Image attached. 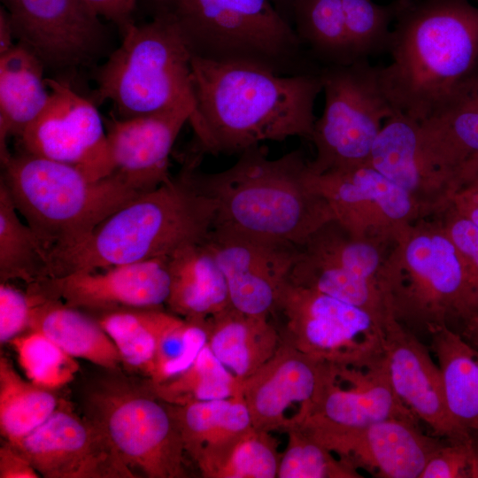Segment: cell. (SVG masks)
Here are the masks:
<instances>
[{
	"label": "cell",
	"instance_id": "cell-9",
	"mask_svg": "<svg viewBox=\"0 0 478 478\" xmlns=\"http://www.w3.org/2000/svg\"><path fill=\"white\" fill-rule=\"evenodd\" d=\"M380 68L369 59L321 68L325 104L311 138L316 150L314 159L308 161L311 173L368 164L383 122L396 113Z\"/></svg>",
	"mask_w": 478,
	"mask_h": 478
},
{
	"label": "cell",
	"instance_id": "cell-3",
	"mask_svg": "<svg viewBox=\"0 0 478 478\" xmlns=\"http://www.w3.org/2000/svg\"><path fill=\"white\" fill-rule=\"evenodd\" d=\"M229 168L193 178L215 205L213 228L251 238L300 246L320 227L334 220L310 185L308 161L300 150L272 159L260 144L239 154Z\"/></svg>",
	"mask_w": 478,
	"mask_h": 478
},
{
	"label": "cell",
	"instance_id": "cell-18",
	"mask_svg": "<svg viewBox=\"0 0 478 478\" xmlns=\"http://www.w3.org/2000/svg\"><path fill=\"white\" fill-rule=\"evenodd\" d=\"M47 277L28 289L77 309H158L170 291L168 258Z\"/></svg>",
	"mask_w": 478,
	"mask_h": 478
},
{
	"label": "cell",
	"instance_id": "cell-37",
	"mask_svg": "<svg viewBox=\"0 0 478 478\" xmlns=\"http://www.w3.org/2000/svg\"><path fill=\"white\" fill-rule=\"evenodd\" d=\"M166 313L158 309L116 310L97 321L116 345L122 361L150 376Z\"/></svg>",
	"mask_w": 478,
	"mask_h": 478
},
{
	"label": "cell",
	"instance_id": "cell-35",
	"mask_svg": "<svg viewBox=\"0 0 478 478\" xmlns=\"http://www.w3.org/2000/svg\"><path fill=\"white\" fill-rule=\"evenodd\" d=\"M151 385L158 397L176 405L242 395V382L216 358L207 343L184 372Z\"/></svg>",
	"mask_w": 478,
	"mask_h": 478
},
{
	"label": "cell",
	"instance_id": "cell-52",
	"mask_svg": "<svg viewBox=\"0 0 478 478\" xmlns=\"http://www.w3.org/2000/svg\"><path fill=\"white\" fill-rule=\"evenodd\" d=\"M277 11L291 25V10L295 0H271Z\"/></svg>",
	"mask_w": 478,
	"mask_h": 478
},
{
	"label": "cell",
	"instance_id": "cell-5",
	"mask_svg": "<svg viewBox=\"0 0 478 478\" xmlns=\"http://www.w3.org/2000/svg\"><path fill=\"white\" fill-rule=\"evenodd\" d=\"M1 181L53 261L83 243L143 192L117 172L92 180L76 167L21 150L1 160Z\"/></svg>",
	"mask_w": 478,
	"mask_h": 478
},
{
	"label": "cell",
	"instance_id": "cell-25",
	"mask_svg": "<svg viewBox=\"0 0 478 478\" xmlns=\"http://www.w3.org/2000/svg\"><path fill=\"white\" fill-rule=\"evenodd\" d=\"M205 241L168 258L171 282L166 305L186 320H206L231 306L226 278Z\"/></svg>",
	"mask_w": 478,
	"mask_h": 478
},
{
	"label": "cell",
	"instance_id": "cell-32",
	"mask_svg": "<svg viewBox=\"0 0 478 478\" xmlns=\"http://www.w3.org/2000/svg\"><path fill=\"white\" fill-rule=\"evenodd\" d=\"M291 26L308 55L321 68L357 61L348 38L342 0H295Z\"/></svg>",
	"mask_w": 478,
	"mask_h": 478
},
{
	"label": "cell",
	"instance_id": "cell-13",
	"mask_svg": "<svg viewBox=\"0 0 478 478\" xmlns=\"http://www.w3.org/2000/svg\"><path fill=\"white\" fill-rule=\"evenodd\" d=\"M49 100L19 137L23 151L73 166L92 180L114 172L104 120L66 81L46 78Z\"/></svg>",
	"mask_w": 478,
	"mask_h": 478
},
{
	"label": "cell",
	"instance_id": "cell-36",
	"mask_svg": "<svg viewBox=\"0 0 478 478\" xmlns=\"http://www.w3.org/2000/svg\"><path fill=\"white\" fill-rule=\"evenodd\" d=\"M281 455L270 433L252 427L198 468L206 478H277Z\"/></svg>",
	"mask_w": 478,
	"mask_h": 478
},
{
	"label": "cell",
	"instance_id": "cell-17",
	"mask_svg": "<svg viewBox=\"0 0 478 478\" xmlns=\"http://www.w3.org/2000/svg\"><path fill=\"white\" fill-rule=\"evenodd\" d=\"M331 365L281 342L275 353L242 382L241 394L253 427L269 433L297 428L318 397Z\"/></svg>",
	"mask_w": 478,
	"mask_h": 478
},
{
	"label": "cell",
	"instance_id": "cell-11",
	"mask_svg": "<svg viewBox=\"0 0 478 478\" xmlns=\"http://www.w3.org/2000/svg\"><path fill=\"white\" fill-rule=\"evenodd\" d=\"M90 411V420L134 475L138 471L150 478L186 476L176 421L170 405L154 393L115 384L91 396Z\"/></svg>",
	"mask_w": 478,
	"mask_h": 478
},
{
	"label": "cell",
	"instance_id": "cell-31",
	"mask_svg": "<svg viewBox=\"0 0 478 478\" xmlns=\"http://www.w3.org/2000/svg\"><path fill=\"white\" fill-rule=\"evenodd\" d=\"M288 281L357 306L383 328L389 316L378 281L362 277L339 264L308 254L299 247Z\"/></svg>",
	"mask_w": 478,
	"mask_h": 478
},
{
	"label": "cell",
	"instance_id": "cell-43",
	"mask_svg": "<svg viewBox=\"0 0 478 478\" xmlns=\"http://www.w3.org/2000/svg\"><path fill=\"white\" fill-rule=\"evenodd\" d=\"M35 296L2 282L0 285V342H11L28 328Z\"/></svg>",
	"mask_w": 478,
	"mask_h": 478
},
{
	"label": "cell",
	"instance_id": "cell-39",
	"mask_svg": "<svg viewBox=\"0 0 478 478\" xmlns=\"http://www.w3.org/2000/svg\"><path fill=\"white\" fill-rule=\"evenodd\" d=\"M207 340V320H186L166 313L150 376L151 384L164 382L184 372L194 362Z\"/></svg>",
	"mask_w": 478,
	"mask_h": 478
},
{
	"label": "cell",
	"instance_id": "cell-1",
	"mask_svg": "<svg viewBox=\"0 0 478 478\" xmlns=\"http://www.w3.org/2000/svg\"><path fill=\"white\" fill-rule=\"evenodd\" d=\"M195 113L189 152L241 154L264 141H311L320 73L282 75L262 66L191 57Z\"/></svg>",
	"mask_w": 478,
	"mask_h": 478
},
{
	"label": "cell",
	"instance_id": "cell-2",
	"mask_svg": "<svg viewBox=\"0 0 478 478\" xmlns=\"http://www.w3.org/2000/svg\"><path fill=\"white\" fill-rule=\"evenodd\" d=\"M381 81L396 112L420 122L478 64V6L470 0H404Z\"/></svg>",
	"mask_w": 478,
	"mask_h": 478
},
{
	"label": "cell",
	"instance_id": "cell-14",
	"mask_svg": "<svg viewBox=\"0 0 478 478\" xmlns=\"http://www.w3.org/2000/svg\"><path fill=\"white\" fill-rule=\"evenodd\" d=\"M312 188L327 202L333 219L352 235L394 243L425 218L412 197L369 164L315 174Z\"/></svg>",
	"mask_w": 478,
	"mask_h": 478
},
{
	"label": "cell",
	"instance_id": "cell-41",
	"mask_svg": "<svg viewBox=\"0 0 478 478\" xmlns=\"http://www.w3.org/2000/svg\"><path fill=\"white\" fill-rule=\"evenodd\" d=\"M289 439L277 478H361L358 469L297 428Z\"/></svg>",
	"mask_w": 478,
	"mask_h": 478
},
{
	"label": "cell",
	"instance_id": "cell-30",
	"mask_svg": "<svg viewBox=\"0 0 478 478\" xmlns=\"http://www.w3.org/2000/svg\"><path fill=\"white\" fill-rule=\"evenodd\" d=\"M428 333L441 370L451 423L461 436L478 434V357L450 327H433Z\"/></svg>",
	"mask_w": 478,
	"mask_h": 478
},
{
	"label": "cell",
	"instance_id": "cell-28",
	"mask_svg": "<svg viewBox=\"0 0 478 478\" xmlns=\"http://www.w3.org/2000/svg\"><path fill=\"white\" fill-rule=\"evenodd\" d=\"M185 453L199 467L253 427L242 397L170 405Z\"/></svg>",
	"mask_w": 478,
	"mask_h": 478
},
{
	"label": "cell",
	"instance_id": "cell-33",
	"mask_svg": "<svg viewBox=\"0 0 478 478\" xmlns=\"http://www.w3.org/2000/svg\"><path fill=\"white\" fill-rule=\"evenodd\" d=\"M49 389L25 381L9 360L0 358V428L11 444L19 443L57 409Z\"/></svg>",
	"mask_w": 478,
	"mask_h": 478
},
{
	"label": "cell",
	"instance_id": "cell-16",
	"mask_svg": "<svg viewBox=\"0 0 478 478\" xmlns=\"http://www.w3.org/2000/svg\"><path fill=\"white\" fill-rule=\"evenodd\" d=\"M14 446L46 478L135 477L103 431L90 419H81L66 407L58 406Z\"/></svg>",
	"mask_w": 478,
	"mask_h": 478
},
{
	"label": "cell",
	"instance_id": "cell-22",
	"mask_svg": "<svg viewBox=\"0 0 478 478\" xmlns=\"http://www.w3.org/2000/svg\"><path fill=\"white\" fill-rule=\"evenodd\" d=\"M383 362L397 396L435 436L447 440L466 436L457 432L450 419L439 366L417 335L392 315L384 326Z\"/></svg>",
	"mask_w": 478,
	"mask_h": 478
},
{
	"label": "cell",
	"instance_id": "cell-20",
	"mask_svg": "<svg viewBox=\"0 0 478 478\" xmlns=\"http://www.w3.org/2000/svg\"><path fill=\"white\" fill-rule=\"evenodd\" d=\"M394 418L420 421L393 390L382 356L371 367L332 364L318 397L295 428H351Z\"/></svg>",
	"mask_w": 478,
	"mask_h": 478
},
{
	"label": "cell",
	"instance_id": "cell-48",
	"mask_svg": "<svg viewBox=\"0 0 478 478\" xmlns=\"http://www.w3.org/2000/svg\"><path fill=\"white\" fill-rule=\"evenodd\" d=\"M462 187L478 188V158L465 164L456 173L451 185V195Z\"/></svg>",
	"mask_w": 478,
	"mask_h": 478
},
{
	"label": "cell",
	"instance_id": "cell-40",
	"mask_svg": "<svg viewBox=\"0 0 478 478\" xmlns=\"http://www.w3.org/2000/svg\"><path fill=\"white\" fill-rule=\"evenodd\" d=\"M10 343L28 381L46 389L67 384L79 370L74 358L41 332L30 330Z\"/></svg>",
	"mask_w": 478,
	"mask_h": 478
},
{
	"label": "cell",
	"instance_id": "cell-50",
	"mask_svg": "<svg viewBox=\"0 0 478 478\" xmlns=\"http://www.w3.org/2000/svg\"><path fill=\"white\" fill-rule=\"evenodd\" d=\"M458 332L478 357V313L464 321Z\"/></svg>",
	"mask_w": 478,
	"mask_h": 478
},
{
	"label": "cell",
	"instance_id": "cell-4",
	"mask_svg": "<svg viewBox=\"0 0 478 478\" xmlns=\"http://www.w3.org/2000/svg\"><path fill=\"white\" fill-rule=\"evenodd\" d=\"M201 161L185 154L175 177L108 216L83 243L51 263L50 277L169 258L204 243L213 228L215 205L193 178Z\"/></svg>",
	"mask_w": 478,
	"mask_h": 478
},
{
	"label": "cell",
	"instance_id": "cell-6",
	"mask_svg": "<svg viewBox=\"0 0 478 478\" xmlns=\"http://www.w3.org/2000/svg\"><path fill=\"white\" fill-rule=\"evenodd\" d=\"M150 1L193 57L255 65L282 75L321 71L271 0Z\"/></svg>",
	"mask_w": 478,
	"mask_h": 478
},
{
	"label": "cell",
	"instance_id": "cell-23",
	"mask_svg": "<svg viewBox=\"0 0 478 478\" xmlns=\"http://www.w3.org/2000/svg\"><path fill=\"white\" fill-rule=\"evenodd\" d=\"M419 151L425 170L450 199L456 173L478 158V64L419 122Z\"/></svg>",
	"mask_w": 478,
	"mask_h": 478
},
{
	"label": "cell",
	"instance_id": "cell-24",
	"mask_svg": "<svg viewBox=\"0 0 478 478\" xmlns=\"http://www.w3.org/2000/svg\"><path fill=\"white\" fill-rule=\"evenodd\" d=\"M368 164L405 190L425 218L439 213L449 203L420 160L419 122L404 113L396 112L383 122Z\"/></svg>",
	"mask_w": 478,
	"mask_h": 478
},
{
	"label": "cell",
	"instance_id": "cell-8",
	"mask_svg": "<svg viewBox=\"0 0 478 478\" xmlns=\"http://www.w3.org/2000/svg\"><path fill=\"white\" fill-rule=\"evenodd\" d=\"M122 36L120 45L95 68L90 99L96 104L110 101L111 112L120 119L179 105L195 110L192 56L177 29L153 14L149 22L130 25Z\"/></svg>",
	"mask_w": 478,
	"mask_h": 478
},
{
	"label": "cell",
	"instance_id": "cell-46",
	"mask_svg": "<svg viewBox=\"0 0 478 478\" xmlns=\"http://www.w3.org/2000/svg\"><path fill=\"white\" fill-rule=\"evenodd\" d=\"M39 473L14 445L7 443L0 448L1 478H38Z\"/></svg>",
	"mask_w": 478,
	"mask_h": 478
},
{
	"label": "cell",
	"instance_id": "cell-38",
	"mask_svg": "<svg viewBox=\"0 0 478 478\" xmlns=\"http://www.w3.org/2000/svg\"><path fill=\"white\" fill-rule=\"evenodd\" d=\"M404 0L380 4L373 0H342L345 26L356 60L389 53L392 26Z\"/></svg>",
	"mask_w": 478,
	"mask_h": 478
},
{
	"label": "cell",
	"instance_id": "cell-7",
	"mask_svg": "<svg viewBox=\"0 0 478 478\" xmlns=\"http://www.w3.org/2000/svg\"><path fill=\"white\" fill-rule=\"evenodd\" d=\"M378 278L389 314L412 332L452 328L474 315L467 275L437 215L396 238Z\"/></svg>",
	"mask_w": 478,
	"mask_h": 478
},
{
	"label": "cell",
	"instance_id": "cell-29",
	"mask_svg": "<svg viewBox=\"0 0 478 478\" xmlns=\"http://www.w3.org/2000/svg\"><path fill=\"white\" fill-rule=\"evenodd\" d=\"M32 293L36 300L29 330L41 332L73 358L108 369L122 362L116 345L98 321L59 300Z\"/></svg>",
	"mask_w": 478,
	"mask_h": 478
},
{
	"label": "cell",
	"instance_id": "cell-42",
	"mask_svg": "<svg viewBox=\"0 0 478 478\" xmlns=\"http://www.w3.org/2000/svg\"><path fill=\"white\" fill-rule=\"evenodd\" d=\"M454 244L468 278L474 315L478 313V227L448 204L436 214Z\"/></svg>",
	"mask_w": 478,
	"mask_h": 478
},
{
	"label": "cell",
	"instance_id": "cell-10",
	"mask_svg": "<svg viewBox=\"0 0 478 478\" xmlns=\"http://www.w3.org/2000/svg\"><path fill=\"white\" fill-rule=\"evenodd\" d=\"M271 317L281 343L315 358L354 367H371L382 358L384 328L367 312L288 279Z\"/></svg>",
	"mask_w": 478,
	"mask_h": 478
},
{
	"label": "cell",
	"instance_id": "cell-51",
	"mask_svg": "<svg viewBox=\"0 0 478 478\" xmlns=\"http://www.w3.org/2000/svg\"><path fill=\"white\" fill-rule=\"evenodd\" d=\"M470 436V478H478V436Z\"/></svg>",
	"mask_w": 478,
	"mask_h": 478
},
{
	"label": "cell",
	"instance_id": "cell-21",
	"mask_svg": "<svg viewBox=\"0 0 478 478\" xmlns=\"http://www.w3.org/2000/svg\"><path fill=\"white\" fill-rule=\"evenodd\" d=\"M194 112L189 105L130 119H120L111 112V117L104 120L114 172L143 191L169 181L172 148Z\"/></svg>",
	"mask_w": 478,
	"mask_h": 478
},
{
	"label": "cell",
	"instance_id": "cell-12",
	"mask_svg": "<svg viewBox=\"0 0 478 478\" xmlns=\"http://www.w3.org/2000/svg\"><path fill=\"white\" fill-rule=\"evenodd\" d=\"M1 1L15 40L46 69L93 66L107 51V30L83 0Z\"/></svg>",
	"mask_w": 478,
	"mask_h": 478
},
{
	"label": "cell",
	"instance_id": "cell-27",
	"mask_svg": "<svg viewBox=\"0 0 478 478\" xmlns=\"http://www.w3.org/2000/svg\"><path fill=\"white\" fill-rule=\"evenodd\" d=\"M42 62L16 42L0 54V156H10L6 141L19 137L38 116L50 97Z\"/></svg>",
	"mask_w": 478,
	"mask_h": 478
},
{
	"label": "cell",
	"instance_id": "cell-19",
	"mask_svg": "<svg viewBox=\"0 0 478 478\" xmlns=\"http://www.w3.org/2000/svg\"><path fill=\"white\" fill-rule=\"evenodd\" d=\"M205 243L226 278L231 305L248 314L271 317L299 246L220 228H212Z\"/></svg>",
	"mask_w": 478,
	"mask_h": 478
},
{
	"label": "cell",
	"instance_id": "cell-26",
	"mask_svg": "<svg viewBox=\"0 0 478 478\" xmlns=\"http://www.w3.org/2000/svg\"><path fill=\"white\" fill-rule=\"evenodd\" d=\"M207 344L241 382L277 351L281 337L272 319L251 315L232 305L207 319Z\"/></svg>",
	"mask_w": 478,
	"mask_h": 478
},
{
	"label": "cell",
	"instance_id": "cell-15",
	"mask_svg": "<svg viewBox=\"0 0 478 478\" xmlns=\"http://www.w3.org/2000/svg\"><path fill=\"white\" fill-rule=\"evenodd\" d=\"M356 469L379 478H420L444 438L424 434L419 421L387 419L351 428H297Z\"/></svg>",
	"mask_w": 478,
	"mask_h": 478
},
{
	"label": "cell",
	"instance_id": "cell-44",
	"mask_svg": "<svg viewBox=\"0 0 478 478\" xmlns=\"http://www.w3.org/2000/svg\"><path fill=\"white\" fill-rule=\"evenodd\" d=\"M470 436L447 440L428 460L420 478H470Z\"/></svg>",
	"mask_w": 478,
	"mask_h": 478
},
{
	"label": "cell",
	"instance_id": "cell-47",
	"mask_svg": "<svg viewBox=\"0 0 478 478\" xmlns=\"http://www.w3.org/2000/svg\"><path fill=\"white\" fill-rule=\"evenodd\" d=\"M448 204L478 227V188L462 187L457 189Z\"/></svg>",
	"mask_w": 478,
	"mask_h": 478
},
{
	"label": "cell",
	"instance_id": "cell-34",
	"mask_svg": "<svg viewBox=\"0 0 478 478\" xmlns=\"http://www.w3.org/2000/svg\"><path fill=\"white\" fill-rule=\"evenodd\" d=\"M4 182H0V277L28 285L50 276L49 258L35 234L18 216Z\"/></svg>",
	"mask_w": 478,
	"mask_h": 478
},
{
	"label": "cell",
	"instance_id": "cell-49",
	"mask_svg": "<svg viewBox=\"0 0 478 478\" xmlns=\"http://www.w3.org/2000/svg\"><path fill=\"white\" fill-rule=\"evenodd\" d=\"M15 37L5 9H0V54L7 51L16 43Z\"/></svg>",
	"mask_w": 478,
	"mask_h": 478
},
{
	"label": "cell",
	"instance_id": "cell-53",
	"mask_svg": "<svg viewBox=\"0 0 478 478\" xmlns=\"http://www.w3.org/2000/svg\"><path fill=\"white\" fill-rule=\"evenodd\" d=\"M478 436V434H475Z\"/></svg>",
	"mask_w": 478,
	"mask_h": 478
},
{
	"label": "cell",
	"instance_id": "cell-45",
	"mask_svg": "<svg viewBox=\"0 0 478 478\" xmlns=\"http://www.w3.org/2000/svg\"><path fill=\"white\" fill-rule=\"evenodd\" d=\"M100 18L113 22L123 33L134 23L132 16L140 0H83Z\"/></svg>",
	"mask_w": 478,
	"mask_h": 478
}]
</instances>
